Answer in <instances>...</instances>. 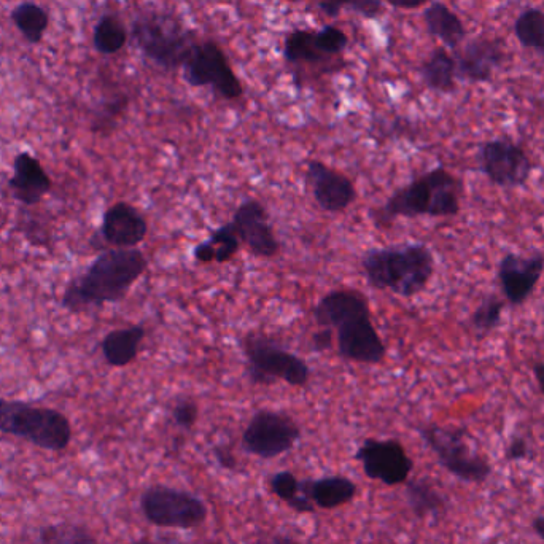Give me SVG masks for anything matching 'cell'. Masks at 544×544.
Masks as SVG:
<instances>
[{
    "label": "cell",
    "instance_id": "83f0119b",
    "mask_svg": "<svg viewBox=\"0 0 544 544\" xmlns=\"http://www.w3.org/2000/svg\"><path fill=\"white\" fill-rule=\"evenodd\" d=\"M128 29L115 15H104L96 24L93 34L94 48L102 55H115L125 48Z\"/></svg>",
    "mask_w": 544,
    "mask_h": 544
},
{
    "label": "cell",
    "instance_id": "5b68a950",
    "mask_svg": "<svg viewBox=\"0 0 544 544\" xmlns=\"http://www.w3.org/2000/svg\"><path fill=\"white\" fill-rule=\"evenodd\" d=\"M0 432L47 451H64L72 440V427L63 412L4 398H0Z\"/></svg>",
    "mask_w": 544,
    "mask_h": 544
},
{
    "label": "cell",
    "instance_id": "9a60e30c",
    "mask_svg": "<svg viewBox=\"0 0 544 544\" xmlns=\"http://www.w3.org/2000/svg\"><path fill=\"white\" fill-rule=\"evenodd\" d=\"M306 183L323 212L341 214L357 199L354 180L320 160L307 161Z\"/></svg>",
    "mask_w": 544,
    "mask_h": 544
},
{
    "label": "cell",
    "instance_id": "4316f807",
    "mask_svg": "<svg viewBox=\"0 0 544 544\" xmlns=\"http://www.w3.org/2000/svg\"><path fill=\"white\" fill-rule=\"evenodd\" d=\"M406 484V500L412 513L420 519L438 516L444 510L443 495L425 479H408Z\"/></svg>",
    "mask_w": 544,
    "mask_h": 544
},
{
    "label": "cell",
    "instance_id": "ffe728a7",
    "mask_svg": "<svg viewBox=\"0 0 544 544\" xmlns=\"http://www.w3.org/2000/svg\"><path fill=\"white\" fill-rule=\"evenodd\" d=\"M365 314H371L368 298L363 293L350 290V288H339L323 295L312 312L319 328H331V330H336L347 320Z\"/></svg>",
    "mask_w": 544,
    "mask_h": 544
},
{
    "label": "cell",
    "instance_id": "603a6c76",
    "mask_svg": "<svg viewBox=\"0 0 544 544\" xmlns=\"http://www.w3.org/2000/svg\"><path fill=\"white\" fill-rule=\"evenodd\" d=\"M241 245L242 242L238 231L234 228V223L228 222L212 231L206 241L199 242L193 250V257L201 265H210V263L222 265L238 255Z\"/></svg>",
    "mask_w": 544,
    "mask_h": 544
},
{
    "label": "cell",
    "instance_id": "e0dca14e",
    "mask_svg": "<svg viewBox=\"0 0 544 544\" xmlns=\"http://www.w3.org/2000/svg\"><path fill=\"white\" fill-rule=\"evenodd\" d=\"M147 234V218L133 204L120 201L105 210L99 238L110 249H137Z\"/></svg>",
    "mask_w": 544,
    "mask_h": 544
},
{
    "label": "cell",
    "instance_id": "ac0fdd59",
    "mask_svg": "<svg viewBox=\"0 0 544 544\" xmlns=\"http://www.w3.org/2000/svg\"><path fill=\"white\" fill-rule=\"evenodd\" d=\"M457 78L473 83L492 80L497 69L505 63V50L500 40L476 37L454 55Z\"/></svg>",
    "mask_w": 544,
    "mask_h": 544
},
{
    "label": "cell",
    "instance_id": "d590c367",
    "mask_svg": "<svg viewBox=\"0 0 544 544\" xmlns=\"http://www.w3.org/2000/svg\"><path fill=\"white\" fill-rule=\"evenodd\" d=\"M171 416L177 427L182 428V430H191L198 422V405L191 398H182L172 406Z\"/></svg>",
    "mask_w": 544,
    "mask_h": 544
},
{
    "label": "cell",
    "instance_id": "f35d334b",
    "mask_svg": "<svg viewBox=\"0 0 544 544\" xmlns=\"http://www.w3.org/2000/svg\"><path fill=\"white\" fill-rule=\"evenodd\" d=\"M385 2L401 10H414L427 4L428 0H385Z\"/></svg>",
    "mask_w": 544,
    "mask_h": 544
},
{
    "label": "cell",
    "instance_id": "cb8c5ba5",
    "mask_svg": "<svg viewBox=\"0 0 544 544\" xmlns=\"http://www.w3.org/2000/svg\"><path fill=\"white\" fill-rule=\"evenodd\" d=\"M425 26L428 32L440 39L447 48H457L467 37V29L463 26L457 13L452 12L443 2H433L424 13Z\"/></svg>",
    "mask_w": 544,
    "mask_h": 544
},
{
    "label": "cell",
    "instance_id": "ab89813d",
    "mask_svg": "<svg viewBox=\"0 0 544 544\" xmlns=\"http://www.w3.org/2000/svg\"><path fill=\"white\" fill-rule=\"evenodd\" d=\"M215 455H217L218 462L222 463V467L233 468L236 465L233 455L230 452H226L225 449H215Z\"/></svg>",
    "mask_w": 544,
    "mask_h": 544
},
{
    "label": "cell",
    "instance_id": "7bdbcfd3",
    "mask_svg": "<svg viewBox=\"0 0 544 544\" xmlns=\"http://www.w3.org/2000/svg\"><path fill=\"white\" fill-rule=\"evenodd\" d=\"M274 544H296V543H293L292 540H288V538H280V540L274 541Z\"/></svg>",
    "mask_w": 544,
    "mask_h": 544
},
{
    "label": "cell",
    "instance_id": "6da1fadb",
    "mask_svg": "<svg viewBox=\"0 0 544 544\" xmlns=\"http://www.w3.org/2000/svg\"><path fill=\"white\" fill-rule=\"evenodd\" d=\"M147 268L148 260L142 250H105L82 276L70 280L63 293V307L70 312H85L120 303Z\"/></svg>",
    "mask_w": 544,
    "mask_h": 544
},
{
    "label": "cell",
    "instance_id": "3957f363",
    "mask_svg": "<svg viewBox=\"0 0 544 544\" xmlns=\"http://www.w3.org/2000/svg\"><path fill=\"white\" fill-rule=\"evenodd\" d=\"M463 183L443 166L430 169L392 193L377 210L379 222L395 218H449L462 209Z\"/></svg>",
    "mask_w": 544,
    "mask_h": 544
},
{
    "label": "cell",
    "instance_id": "d6a6232c",
    "mask_svg": "<svg viewBox=\"0 0 544 544\" xmlns=\"http://www.w3.org/2000/svg\"><path fill=\"white\" fill-rule=\"evenodd\" d=\"M284 56L288 63H314L325 56L315 47V32L293 31L284 43Z\"/></svg>",
    "mask_w": 544,
    "mask_h": 544
},
{
    "label": "cell",
    "instance_id": "7a4b0ae2",
    "mask_svg": "<svg viewBox=\"0 0 544 544\" xmlns=\"http://www.w3.org/2000/svg\"><path fill=\"white\" fill-rule=\"evenodd\" d=\"M362 269L368 284L376 290L414 298L435 276L436 261L428 245L408 242L368 250L362 257Z\"/></svg>",
    "mask_w": 544,
    "mask_h": 544
},
{
    "label": "cell",
    "instance_id": "8d00e7d4",
    "mask_svg": "<svg viewBox=\"0 0 544 544\" xmlns=\"http://www.w3.org/2000/svg\"><path fill=\"white\" fill-rule=\"evenodd\" d=\"M336 346L335 330L331 328H320L315 331L311 338V347L314 352H327Z\"/></svg>",
    "mask_w": 544,
    "mask_h": 544
},
{
    "label": "cell",
    "instance_id": "f1b7e54d",
    "mask_svg": "<svg viewBox=\"0 0 544 544\" xmlns=\"http://www.w3.org/2000/svg\"><path fill=\"white\" fill-rule=\"evenodd\" d=\"M272 492L298 513H314V503L301 494V482L290 471H279L269 481Z\"/></svg>",
    "mask_w": 544,
    "mask_h": 544
},
{
    "label": "cell",
    "instance_id": "484cf974",
    "mask_svg": "<svg viewBox=\"0 0 544 544\" xmlns=\"http://www.w3.org/2000/svg\"><path fill=\"white\" fill-rule=\"evenodd\" d=\"M12 21L23 39L31 45L42 42L50 26V15L45 8L34 2H23L12 10Z\"/></svg>",
    "mask_w": 544,
    "mask_h": 544
},
{
    "label": "cell",
    "instance_id": "1f68e13d",
    "mask_svg": "<svg viewBox=\"0 0 544 544\" xmlns=\"http://www.w3.org/2000/svg\"><path fill=\"white\" fill-rule=\"evenodd\" d=\"M39 544H98V541L83 525L59 522L40 530Z\"/></svg>",
    "mask_w": 544,
    "mask_h": 544
},
{
    "label": "cell",
    "instance_id": "ba28073f",
    "mask_svg": "<svg viewBox=\"0 0 544 544\" xmlns=\"http://www.w3.org/2000/svg\"><path fill=\"white\" fill-rule=\"evenodd\" d=\"M148 522L164 529H195L207 519L206 503L187 490L153 486L140 498Z\"/></svg>",
    "mask_w": 544,
    "mask_h": 544
},
{
    "label": "cell",
    "instance_id": "52a82bcc",
    "mask_svg": "<svg viewBox=\"0 0 544 544\" xmlns=\"http://www.w3.org/2000/svg\"><path fill=\"white\" fill-rule=\"evenodd\" d=\"M419 435L435 452L441 467L460 481L481 484L492 475V465L467 443V432L462 428L430 424L420 427Z\"/></svg>",
    "mask_w": 544,
    "mask_h": 544
},
{
    "label": "cell",
    "instance_id": "d4e9b609",
    "mask_svg": "<svg viewBox=\"0 0 544 544\" xmlns=\"http://www.w3.org/2000/svg\"><path fill=\"white\" fill-rule=\"evenodd\" d=\"M420 75L430 90L438 93H452L455 90L457 64L446 48H436L420 67Z\"/></svg>",
    "mask_w": 544,
    "mask_h": 544
},
{
    "label": "cell",
    "instance_id": "836d02e7",
    "mask_svg": "<svg viewBox=\"0 0 544 544\" xmlns=\"http://www.w3.org/2000/svg\"><path fill=\"white\" fill-rule=\"evenodd\" d=\"M320 8L328 16H338L342 7H352L366 18L381 15V0H319Z\"/></svg>",
    "mask_w": 544,
    "mask_h": 544
},
{
    "label": "cell",
    "instance_id": "60d3db41",
    "mask_svg": "<svg viewBox=\"0 0 544 544\" xmlns=\"http://www.w3.org/2000/svg\"><path fill=\"white\" fill-rule=\"evenodd\" d=\"M533 376L537 379L538 387H540V392L544 395V363L537 362L533 363Z\"/></svg>",
    "mask_w": 544,
    "mask_h": 544
},
{
    "label": "cell",
    "instance_id": "d6986e66",
    "mask_svg": "<svg viewBox=\"0 0 544 544\" xmlns=\"http://www.w3.org/2000/svg\"><path fill=\"white\" fill-rule=\"evenodd\" d=\"M8 187L16 201L24 206H35L42 201L43 196L50 193L53 180L39 158L28 152H21L13 160V175L8 180Z\"/></svg>",
    "mask_w": 544,
    "mask_h": 544
},
{
    "label": "cell",
    "instance_id": "9c48e42d",
    "mask_svg": "<svg viewBox=\"0 0 544 544\" xmlns=\"http://www.w3.org/2000/svg\"><path fill=\"white\" fill-rule=\"evenodd\" d=\"M300 438V425L287 412L260 409L242 433V447L260 459H276L292 451Z\"/></svg>",
    "mask_w": 544,
    "mask_h": 544
},
{
    "label": "cell",
    "instance_id": "7c38bea8",
    "mask_svg": "<svg viewBox=\"0 0 544 544\" xmlns=\"http://www.w3.org/2000/svg\"><path fill=\"white\" fill-rule=\"evenodd\" d=\"M355 459L362 463L368 478L381 481L385 486L405 484L414 468L405 446L397 440H365L358 447Z\"/></svg>",
    "mask_w": 544,
    "mask_h": 544
},
{
    "label": "cell",
    "instance_id": "8fae6325",
    "mask_svg": "<svg viewBox=\"0 0 544 544\" xmlns=\"http://www.w3.org/2000/svg\"><path fill=\"white\" fill-rule=\"evenodd\" d=\"M479 166L489 182L500 188L524 187L533 172L530 156L511 139L484 142L479 147Z\"/></svg>",
    "mask_w": 544,
    "mask_h": 544
},
{
    "label": "cell",
    "instance_id": "4dcf8cb0",
    "mask_svg": "<svg viewBox=\"0 0 544 544\" xmlns=\"http://www.w3.org/2000/svg\"><path fill=\"white\" fill-rule=\"evenodd\" d=\"M506 301L498 298L497 295H487L481 303L478 304L470 317V327L476 331L479 338H486L492 331L500 327L505 311Z\"/></svg>",
    "mask_w": 544,
    "mask_h": 544
},
{
    "label": "cell",
    "instance_id": "2e32d148",
    "mask_svg": "<svg viewBox=\"0 0 544 544\" xmlns=\"http://www.w3.org/2000/svg\"><path fill=\"white\" fill-rule=\"evenodd\" d=\"M544 272V255L535 253L530 257L506 253L498 263V284L502 288L503 298L511 306H522L529 300L535 288L540 284Z\"/></svg>",
    "mask_w": 544,
    "mask_h": 544
},
{
    "label": "cell",
    "instance_id": "277c9868",
    "mask_svg": "<svg viewBox=\"0 0 544 544\" xmlns=\"http://www.w3.org/2000/svg\"><path fill=\"white\" fill-rule=\"evenodd\" d=\"M131 35L145 58L168 70L185 66L198 43L177 18L163 12L140 13L134 20Z\"/></svg>",
    "mask_w": 544,
    "mask_h": 544
},
{
    "label": "cell",
    "instance_id": "74e56055",
    "mask_svg": "<svg viewBox=\"0 0 544 544\" xmlns=\"http://www.w3.org/2000/svg\"><path fill=\"white\" fill-rule=\"evenodd\" d=\"M529 455V443L522 436H514L506 447L505 457L508 462H521Z\"/></svg>",
    "mask_w": 544,
    "mask_h": 544
},
{
    "label": "cell",
    "instance_id": "4fadbf2b",
    "mask_svg": "<svg viewBox=\"0 0 544 544\" xmlns=\"http://www.w3.org/2000/svg\"><path fill=\"white\" fill-rule=\"evenodd\" d=\"M336 350L346 362L381 365L387 357V346L374 327L371 314L358 315L335 330Z\"/></svg>",
    "mask_w": 544,
    "mask_h": 544
},
{
    "label": "cell",
    "instance_id": "30bf717a",
    "mask_svg": "<svg viewBox=\"0 0 544 544\" xmlns=\"http://www.w3.org/2000/svg\"><path fill=\"white\" fill-rule=\"evenodd\" d=\"M183 77L195 88L212 86L215 93L228 101L239 99L244 94L241 80L234 74L225 51L212 40L196 43L183 66Z\"/></svg>",
    "mask_w": 544,
    "mask_h": 544
},
{
    "label": "cell",
    "instance_id": "5bb4252c",
    "mask_svg": "<svg viewBox=\"0 0 544 544\" xmlns=\"http://www.w3.org/2000/svg\"><path fill=\"white\" fill-rule=\"evenodd\" d=\"M231 222L242 244L253 257L271 260L279 255L280 242L271 225L268 209L258 199H245L244 203L239 204Z\"/></svg>",
    "mask_w": 544,
    "mask_h": 544
},
{
    "label": "cell",
    "instance_id": "f546056e",
    "mask_svg": "<svg viewBox=\"0 0 544 544\" xmlns=\"http://www.w3.org/2000/svg\"><path fill=\"white\" fill-rule=\"evenodd\" d=\"M514 34L522 47L544 53V12L540 8H527L517 16Z\"/></svg>",
    "mask_w": 544,
    "mask_h": 544
},
{
    "label": "cell",
    "instance_id": "8992f818",
    "mask_svg": "<svg viewBox=\"0 0 544 544\" xmlns=\"http://www.w3.org/2000/svg\"><path fill=\"white\" fill-rule=\"evenodd\" d=\"M242 352L247 362V377L252 384L274 385L282 381L301 389L311 381L312 370L306 360L280 346L271 336L245 335Z\"/></svg>",
    "mask_w": 544,
    "mask_h": 544
},
{
    "label": "cell",
    "instance_id": "e575fe53",
    "mask_svg": "<svg viewBox=\"0 0 544 544\" xmlns=\"http://www.w3.org/2000/svg\"><path fill=\"white\" fill-rule=\"evenodd\" d=\"M347 43L349 37L338 26H325L322 31L315 32V47L323 56L339 55Z\"/></svg>",
    "mask_w": 544,
    "mask_h": 544
},
{
    "label": "cell",
    "instance_id": "7402d4cb",
    "mask_svg": "<svg viewBox=\"0 0 544 544\" xmlns=\"http://www.w3.org/2000/svg\"><path fill=\"white\" fill-rule=\"evenodd\" d=\"M145 335L147 330L144 325H131L107 333L101 342L102 355L107 365L125 368L136 362Z\"/></svg>",
    "mask_w": 544,
    "mask_h": 544
},
{
    "label": "cell",
    "instance_id": "ee69618b",
    "mask_svg": "<svg viewBox=\"0 0 544 544\" xmlns=\"http://www.w3.org/2000/svg\"><path fill=\"white\" fill-rule=\"evenodd\" d=\"M129 544H153L152 541H148V540H139V541H133V543H129Z\"/></svg>",
    "mask_w": 544,
    "mask_h": 544
},
{
    "label": "cell",
    "instance_id": "b9f144b4",
    "mask_svg": "<svg viewBox=\"0 0 544 544\" xmlns=\"http://www.w3.org/2000/svg\"><path fill=\"white\" fill-rule=\"evenodd\" d=\"M532 527L537 537L544 541V516L533 517Z\"/></svg>",
    "mask_w": 544,
    "mask_h": 544
},
{
    "label": "cell",
    "instance_id": "f6af8a7d",
    "mask_svg": "<svg viewBox=\"0 0 544 544\" xmlns=\"http://www.w3.org/2000/svg\"><path fill=\"white\" fill-rule=\"evenodd\" d=\"M288 2H300V0H288Z\"/></svg>",
    "mask_w": 544,
    "mask_h": 544
},
{
    "label": "cell",
    "instance_id": "44dd1931",
    "mask_svg": "<svg viewBox=\"0 0 544 544\" xmlns=\"http://www.w3.org/2000/svg\"><path fill=\"white\" fill-rule=\"evenodd\" d=\"M301 494L306 495L317 508L335 510L354 500L357 486L344 476H328L301 482Z\"/></svg>",
    "mask_w": 544,
    "mask_h": 544
}]
</instances>
